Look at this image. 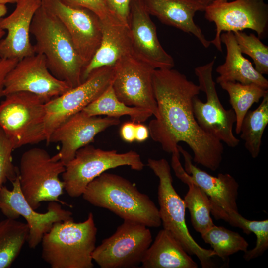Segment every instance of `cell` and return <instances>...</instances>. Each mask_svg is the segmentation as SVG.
<instances>
[{
	"mask_svg": "<svg viewBox=\"0 0 268 268\" xmlns=\"http://www.w3.org/2000/svg\"><path fill=\"white\" fill-rule=\"evenodd\" d=\"M217 220H223L233 227H238L247 234L253 233L256 237L255 247L244 252L243 258L246 261L255 259L263 254L268 248V219L261 221L249 220L239 212L220 214Z\"/></svg>",
	"mask_w": 268,
	"mask_h": 268,
	"instance_id": "f546056e",
	"label": "cell"
},
{
	"mask_svg": "<svg viewBox=\"0 0 268 268\" xmlns=\"http://www.w3.org/2000/svg\"><path fill=\"white\" fill-rule=\"evenodd\" d=\"M97 232L92 212L83 222H56L42 238V257L52 268H92Z\"/></svg>",
	"mask_w": 268,
	"mask_h": 268,
	"instance_id": "277c9868",
	"label": "cell"
},
{
	"mask_svg": "<svg viewBox=\"0 0 268 268\" xmlns=\"http://www.w3.org/2000/svg\"><path fill=\"white\" fill-rule=\"evenodd\" d=\"M242 54L253 60L255 69L260 74H268V47L253 33L247 34L242 31L233 32Z\"/></svg>",
	"mask_w": 268,
	"mask_h": 268,
	"instance_id": "1f68e13d",
	"label": "cell"
},
{
	"mask_svg": "<svg viewBox=\"0 0 268 268\" xmlns=\"http://www.w3.org/2000/svg\"><path fill=\"white\" fill-rule=\"evenodd\" d=\"M144 268H197V264L168 230H160L141 263Z\"/></svg>",
	"mask_w": 268,
	"mask_h": 268,
	"instance_id": "cb8c5ba5",
	"label": "cell"
},
{
	"mask_svg": "<svg viewBox=\"0 0 268 268\" xmlns=\"http://www.w3.org/2000/svg\"><path fill=\"white\" fill-rule=\"evenodd\" d=\"M41 2L43 6L66 27L85 67L101 43L99 18L88 9L67 4L61 0H41Z\"/></svg>",
	"mask_w": 268,
	"mask_h": 268,
	"instance_id": "2e32d148",
	"label": "cell"
},
{
	"mask_svg": "<svg viewBox=\"0 0 268 268\" xmlns=\"http://www.w3.org/2000/svg\"><path fill=\"white\" fill-rule=\"evenodd\" d=\"M141 0H132L128 20L132 54L154 69L172 68V57L162 47Z\"/></svg>",
	"mask_w": 268,
	"mask_h": 268,
	"instance_id": "ac0fdd59",
	"label": "cell"
},
{
	"mask_svg": "<svg viewBox=\"0 0 268 268\" xmlns=\"http://www.w3.org/2000/svg\"><path fill=\"white\" fill-rule=\"evenodd\" d=\"M149 132L147 127L141 123H136L135 131V140L142 142L148 139Z\"/></svg>",
	"mask_w": 268,
	"mask_h": 268,
	"instance_id": "74e56055",
	"label": "cell"
},
{
	"mask_svg": "<svg viewBox=\"0 0 268 268\" xmlns=\"http://www.w3.org/2000/svg\"><path fill=\"white\" fill-rule=\"evenodd\" d=\"M18 60L5 59L0 56V98L3 97L4 81L8 72L14 67Z\"/></svg>",
	"mask_w": 268,
	"mask_h": 268,
	"instance_id": "d590c367",
	"label": "cell"
},
{
	"mask_svg": "<svg viewBox=\"0 0 268 268\" xmlns=\"http://www.w3.org/2000/svg\"><path fill=\"white\" fill-rule=\"evenodd\" d=\"M219 84L228 94L229 102L236 118L235 133L240 134L245 115L253 104L259 102L268 93V90L255 84H244L237 82H222Z\"/></svg>",
	"mask_w": 268,
	"mask_h": 268,
	"instance_id": "f1b7e54d",
	"label": "cell"
},
{
	"mask_svg": "<svg viewBox=\"0 0 268 268\" xmlns=\"http://www.w3.org/2000/svg\"><path fill=\"white\" fill-rule=\"evenodd\" d=\"M136 123L131 121L126 122L120 129V135L125 142L132 143L135 140Z\"/></svg>",
	"mask_w": 268,
	"mask_h": 268,
	"instance_id": "8d00e7d4",
	"label": "cell"
},
{
	"mask_svg": "<svg viewBox=\"0 0 268 268\" xmlns=\"http://www.w3.org/2000/svg\"><path fill=\"white\" fill-rule=\"evenodd\" d=\"M150 15L156 17L162 23L194 35L207 48L211 44L201 29L195 22L196 12L204 11L205 7L196 0H141Z\"/></svg>",
	"mask_w": 268,
	"mask_h": 268,
	"instance_id": "7402d4cb",
	"label": "cell"
},
{
	"mask_svg": "<svg viewBox=\"0 0 268 268\" xmlns=\"http://www.w3.org/2000/svg\"><path fill=\"white\" fill-rule=\"evenodd\" d=\"M113 77V66L98 68L80 85L47 102L45 105L46 143L56 128L82 110L110 86Z\"/></svg>",
	"mask_w": 268,
	"mask_h": 268,
	"instance_id": "7c38bea8",
	"label": "cell"
},
{
	"mask_svg": "<svg viewBox=\"0 0 268 268\" xmlns=\"http://www.w3.org/2000/svg\"><path fill=\"white\" fill-rule=\"evenodd\" d=\"M65 165L55 160L44 149L34 147L22 155L18 168L21 191L31 207L36 210L43 201L61 202L64 184L60 178Z\"/></svg>",
	"mask_w": 268,
	"mask_h": 268,
	"instance_id": "52a82bcc",
	"label": "cell"
},
{
	"mask_svg": "<svg viewBox=\"0 0 268 268\" xmlns=\"http://www.w3.org/2000/svg\"><path fill=\"white\" fill-rule=\"evenodd\" d=\"M14 147L0 127V190L7 180L14 181L18 175V168L12 163Z\"/></svg>",
	"mask_w": 268,
	"mask_h": 268,
	"instance_id": "d6a6232c",
	"label": "cell"
},
{
	"mask_svg": "<svg viewBox=\"0 0 268 268\" xmlns=\"http://www.w3.org/2000/svg\"><path fill=\"white\" fill-rule=\"evenodd\" d=\"M27 223L8 218L0 222V268H9L27 241Z\"/></svg>",
	"mask_w": 268,
	"mask_h": 268,
	"instance_id": "4316f807",
	"label": "cell"
},
{
	"mask_svg": "<svg viewBox=\"0 0 268 268\" xmlns=\"http://www.w3.org/2000/svg\"><path fill=\"white\" fill-rule=\"evenodd\" d=\"M7 12V8L6 5H0V20L4 17ZM5 32L0 28V40L3 38Z\"/></svg>",
	"mask_w": 268,
	"mask_h": 268,
	"instance_id": "f35d334b",
	"label": "cell"
},
{
	"mask_svg": "<svg viewBox=\"0 0 268 268\" xmlns=\"http://www.w3.org/2000/svg\"><path fill=\"white\" fill-rule=\"evenodd\" d=\"M157 114L148 124L149 135L168 153L179 151L178 143L192 150L194 162L212 171L223 159L222 142L205 133L193 113V99L200 93L199 85L172 68L155 69L152 75Z\"/></svg>",
	"mask_w": 268,
	"mask_h": 268,
	"instance_id": "6da1fadb",
	"label": "cell"
},
{
	"mask_svg": "<svg viewBox=\"0 0 268 268\" xmlns=\"http://www.w3.org/2000/svg\"><path fill=\"white\" fill-rule=\"evenodd\" d=\"M123 166L141 171L144 164L134 151L119 153L115 150H104L87 145L78 150L65 165L62 174L64 190L71 197H80L95 178L110 169Z\"/></svg>",
	"mask_w": 268,
	"mask_h": 268,
	"instance_id": "ba28073f",
	"label": "cell"
},
{
	"mask_svg": "<svg viewBox=\"0 0 268 268\" xmlns=\"http://www.w3.org/2000/svg\"><path fill=\"white\" fill-rule=\"evenodd\" d=\"M131 1L132 0H104L109 12L127 26Z\"/></svg>",
	"mask_w": 268,
	"mask_h": 268,
	"instance_id": "e575fe53",
	"label": "cell"
},
{
	"mask_svg": "<svg viewBox=\"0 0 268 268\" xmlns=\"http://www.w3.org/2000/svg\"><path fill=\"white\" fill-rule=\"evenodd\" d=\"M14 11L0 20V28L6 30L0 40V56L18 61L35 54L30 40V27L34 14L41 6V0H19Z\"/></svg>",
	"mask_w": 268,
	"mask_h": 268,
	"instance_id": "d6986e66",
	"label": "cell"
},
{
	"mask_svg": "<svg viewBox=\"0 0 268 268\" xmlns=\"http://www.w3.org/2000/svg\"><path fill=\"white\" fill-rule=\"evenodd\" d=\"M11 183L12 190L4 185L0 190V210L7 218L16 219L22 216L26 220L29 227L27 242L30 248L37 247L55 223L74 220L72 213L63 208L57 201H50L46 212H36L23 196L18 175Z\"/></svg>",
	"mask_w": 268,
	"mask_h": 268,
	"instance_id": "5bb4252c",
	"label": "cell"
},
{
	"mask_svg": "<svg viewBox=\"0 0 268 268\" xmlns=\"http://www.w3.org/2000/svg\"><path fill=\"white\" fill-rule=\"evenodd\" d=\"M101 41L90 62L84 67L82 82L95 70L113 66L123 57L132 54L128 26L112 14L100 19Z\"/></svg>",
	"mask_w": 268,
	"mask_h": 268,
	"instance_id": "44dd1931",
	"label": "cell"
},
{
	"mask_svg": "<svg viewBox=\"0 0 268 268\" xmlns=\"http://www.w3.org/2000/svg\"><path fill=\"white\" fill-rule=\"evenodd\" d=\"M180 154L178 152L172 153L171 166L176 176L188 186L184 203L190 212L194 229L201 235L214 225L210 216V201L208 196L192 181L190 176L182 166Z\"/></svg>",
	"mask_w": 268,
	"mask_h": 268,
	"instance_id": "d4e9b609",
	"label": "cell"
},
{
	"mask_svg": "<svg viewBox=\"0 0 268 268\" xmlns=\"http://www.w3.org/2000/svg\"><path fill=\"white\" fill-rule=\"evenodd\" d=\"M199 3L202 5L203 6L206 7L209 4H210L212 2L213 0H196Z\"/></svg>",
	"mask_w": 268,
	"mask_h": 268,
	"instance_id": "ab89813d",
	"label": "cell"
},
{
	"mask_svg": "<svg viewBox=\"0 0 268 268\" xmlns=\"http://www.w3.org/2000/svg\"><path fill=\"white\" fill-rule=\"evenodd\" d=\"M81 111L89 116L102 115L119 118L128 115L131 121L136 123H142L153 115L148 110L129 106L120 101L114 92L112 84Z\"/></svg>",
	"mask_w": 268,
	"mask_h": 268,
	"instance_id": "484cf974",
	"label": "cell"
},
{
	"mask_svg": "<svg viewBox=\"0 0 268 268\" xmlns=\"http://www.w3.org/2000/svg\"><path fill=\"white\" fill-rule=\"evenodd\" d=\"M178 149L184 159V170L192 181L208 196L211 203V214L215 218L220 213L239 212L237 204L239 184L228 173L213 176L194 165L191 155L180 145Z\"/></svg>",
	"mask_w": 268,
	"mask_h": 268,
	"instance_id": "ffe728a7",
	"label": "cell"
},
{
	"mask_svg": "<svg viewBox=\"0 0 268 268\" xmlns=\"http://www.w3.org/2000/svg\"><path fill=\"white\" fill-rule=\"evenodd\" d=\"M120 122L118 118L89 116L81 111L76 113L60 124L50 135L47 144L59 142L61 145L52 158L66 165L74 157L78 150L94 141L98 134Z\"/></svg>",
	"mask_w": 268,
	"mask_h": 268,
	"instance_id": "e0dca14e",
	"label": "cell"
},
{
	"mask_svg": "<svg viewBox=\"0 0 268 268\" xmlns=\"http://www.w3.org/2000/svg\"><path fill=\"white\" fill-rule=\"evenodd\" d=\"M231 0H213V2H226V1H231Z\"/></svg>",
	"mask_w": 268,
	"mask_h": 268,
	"instance_id": "b9f144b4",
	"label": "cell"
},
{
	"mask_svg": "<svg viewBox=\"0 0 268 268\" xmlns=\"http://www.w3.org/2000/svg\"><path fill=\"white\" fill-rule=\"evenodd\" d=\"M0 103V127L14 149L46 141L45 105L41 97L28 92L6 95Z\"/></svg>",
	"mask_w": 268,
	"mask_h": 268,
	"instance_id": "8992f818",
	"label": "cell"
},
{
	"mask_svg": "<svg viewBox=\"0 0 268 268\" xmlns=\"http://www.w3.org/2000/svg\"><path fill=\"white\" fill-rule=\"evenodd\" d=\"M205 18L216 26V33L210 41L222 51L220 35L224 32L242 31L249 29L259 38L265 35L268 24V5L264 0H234L213 2L204 11Z\"/></svg>",
	"mask_w": 268,
	"mask_h": 268,
	"instance_id": "8fae6325",
	"label": "cell"
},
{
	"mask_svg": "<svg viewBox=\"0 0 268 268\" xmlns=\"http://www.w3.org/2000/svg\"><path fill=\"white\" fill-rule=\"evenodd\" d=\"M74 6L88 9L95 13L100 19H103L111 13L108 10L104 0H61Z\"/></svg>",
	"mask_w": 268,
	"mask_h": 268,
	"instance_id": "836d02e7",
	"label": "cell"
},
{
	"mask_svg": "<svg viewBox=\"0 0 268 268\" xmlns=\"http://www.w3.org/2000/svg\"><path fill=\"white\" fill-rule=\"evenodd\" d=\"M205 243L209 244L215 256L225 260L239 251L247 250V241L238 233L222 226L214 225L201 235Z\"/></svg>",
	"mask_w": 268,
	"mask_h": 268,
	"instance_id": "4dcf8cb0",
	"label": "cell"
},
{
	"mask_svg": "<svg viewBox=\"0 0 268 268\" xmlns=\"http://www.w3.org/2000/svg\"><path fill=\"white\" fill-rule=\"evenodd\" d=\"M19 0H0V5H6L8 3H16Z\"/></svg>",
	"mask_w": 268,
	"mask_h": 268,
	"instance_id": "60d3db41",
	"label": "cell"
},
{
	"mask_svg": "<svg viewBox=\"0 0 268 268\" xmlns=\"http://www.w3.org/2000/svg\"><path fill=\"white\" fill-rule=\"evenodd\" d=\"M152 242L148 227L124 220L114 234L96 246L92 259L101 268H136L141 264Z\"/></svg>",
	"mask_w": 268,
	"mask_h": 268,
	"instance_id": "30bf717a",
	"label": "cell"
},
{
	"mask_svg": "<svg viewBox=\"0 0 268 268\" xmlns=\"http://www.w3.org/2000/svg\"><path fill=\"white\" fill-rule=\"evenodd\" d=\"M113 67L112 86L118 99L128 106L148 110L156 117L157 105L152 84L155 69L132 54L121 58Z\"/></svg>",
	"mask_w": 268,
	"mask_h": 268,
	"instance_id": "4fadbf2b",
	"label": "cell"
},
{
	"mask_svg": "<svg viewBox=\"0 0 268 268\" xmlns=\"http://www.w3.org/2000/svg\"><path fill=\"white\" fill-rule=\"evenodd\" d=\"M82 196L91 205L107 209L123 220L148 227L161 225L159 209L149 196L120 175L103 173L87 185Z\"/></svg>",
	"mask_w": 268,
	"mask_h": 268,
	"instance_id": "7a4b0ae2",
	"label": "cell"
},
{
	"mask_svg": "<svg viewBox=\"0 0 268 268\" xmlns=\"http://www.w3.org/2000/svg\"><path fill=\"white\" fill-rule=\"evenodd\" d=\"M220 41L226 49L224 63L216 69L219 76L216 82H239L244 84H253L268 90V81L258 72L247 59L243 56L232 32H224L220 35Z\"/></svg>",
	"mask_w": 268,
	"mask_h": 268,
	"instance_id": "603a6c76",
	"label": "cell"
},
{
	"mask_svg": "<svg viewBox=\"0 0 268 268\" xmlns=\"http://www.w3.org/2000/svg\"><path fill=\"white\" fill-rule=\"evenodd\" d=\"M268 123V93L256 109L247 112L241 126L240 138L253 158H257L260 153L262 136Z\"/></svg>",
	"mask_w": 268,
	"mask_h": 268,
	"instance_id": "83f0119b",
	"label": "cell"
},
{
	"mask_svg": "<svg viewBox=\"0 0 268 268\" xmlns=\"http://www.w3.org/2000/svg\"><path fill=\"white\" fill-rule=\"evenodd\" d=\"M30 34L35 54H43L50 72L73 88L82 83L84 65L63 24L42 5L33 17Z\"/></svg>",
	"mask_w": 268,
	"mask_h": 268,
	"instance_id": "3957f363",
	"label": "cell"
},
{
	"mask_svg": "<svg viewBox=\"0 0 268 268\" xmlns=\"http://www.w3.org/2000/svg\"><path fill=\"white\" fill-rule=\"evenodd\" d=\"M215 58L195 69L200 91L205 93L206 101L202 102L198 96L193 99L195 118L200 127L228 147H237L240 140L235 135L233 128L236 118L232 109L226 110L221 104L213 80L212 71Z\"/></svg>",
	"mask_w": 268,
	"mask_h": 268,
	"instance_id": "9c48e42d",
	"label": "cell"
},
{
	"mask_svg": "<svg viewBox=\"0 0 268 268\" xmlns=\"http://www.w3.org/2000/svg\"><path fill=\"white\" fill-rule=\"evenodd\" d=\"M147 165L159 179V212L163 229L169 231L190 255H195L203 268L215 267L214 251L200 246L189 232L185 221L186 206L173 185L171 167L164 158H149Z\"/></svg>",
	"mask_w": 268,
	"mask_h": 268,
	"instance_id": "5b68a950",
	"label": "cell"
},
{
	"mask_svg": "<svg viewBox=\"0 0 268 268\" xmlns=\"http://www.w3.org/2000/svg\"><path fill=\"white\" fill-rule=\"evenodd\" d=\"M71 88L67 83L50 72L43 54H35L18 61L8 72L4 81L3 95L28 92L48 102Z\"/></svg>",
	"mask_w": 268,
	"mask_h": 268,
	"instance_id": "9a60e30c",
	"label": "cell"
}]
</instances>
